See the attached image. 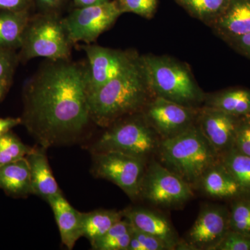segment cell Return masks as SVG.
Masks as SVG:
<instances>
[{
  "label": "cell",
  "mask_w": 250,
  "mask_h": 250,
  "mask_svg": "<svg viewBox=\"0 0 250 250\" xmlns=\"http://www.w3.org/2000/svg\"><path fill=\"white\" fill-rule=\"evenodd\" d=\"M22 123L41 147L76 139L91 121L86 66L50 61L26 83Z\"/></svg>",
  "instance_id": "obj_1"
},
{
  "label": "cell",
  "mask_w": 250,
  "mask_h": 250,
  "mask_svg": "<svg viewBox=\"0 0 250 250\" xmlns=\"http://www.w3.org/2000/svg\"><path fill=\"white\" fill-rule=\"evenodd\" d=\"M153 97L139 56L129 68L88 95L90 118L98 126L109 127L141 113Z\"/></svg>",
  "instance_id": "obj_2"
},
{
  "label": "cell",
  "mask_w": 250,
  "mask_h": 250,
  "mask_svg": "<svg viewBox=\"0 0 250 250\" xmlns=\"http://www.w3.org/2000/svg\"><path fill=\"white\" fill-rule=\"evenodd\" d=\"M157 150L159 163L191 187L220 161L197 123L173 137L161 140Z\"/></svg>",
  "instance_id": "obj_3"
},
{
  "label": "cell",
  "mask_w": 250,
  "mask_h": 250,
  "mask_svg": "<svg viewBox=\"0 0 250 250\" xmlns=\"http://www.w3.org/2000/svg\"><path fill=\"white\" fill-rule=\"evenodd\" d=\"M148 86L154 97L200 108L205 94L187 64L166 55L140 56Z\"/></svg>",
  "instance_id": "obj_4"
},
{
  "label": "cell",
  "mask_w": 250,
  "mask_h": 250,
  "mask_svg": "<svg viewBox=\"0 0 250 250\" xmlns=\"http://www.w3.org/2000/svg\"><path fill=\"white\" fill-rule=\"evenodd\" d=\"M72 44L60 14L41 12L31 17L28 22L21 56L24 60L37 57L49 61L67 60Z\"/></svg>",
  "instance_id": "obj_5"
},
{
  "label": "cell",
  "mask_w": 250,
  "mask_h": 250,
  "mask_svg": "<svg viewBox=\"0 0 250 250\" xmlns=\"http://www.w3.org/2000/svg\"><path fill=\"white\" fill-rule=\"evenodd\" d=\"M157 134L141 113L125 117L112 125L94 145V152L114 151L146 160L158 149Z\"/></svg>",
  "instance_id": "obj_6"
},
{
  "label": "cell",
  "mask_w": 250,
  "mask_h": 250,
  "mask_svg": "<svg viewBox=\"0 0 250 250\" xmlns=\"http://www.w3.org/2000/svg\"><path fill=\"white\" fill-rule=\"evenodd\" d=\"M92 170L94 175L113 182L130 198L140 197L146 170L144 159L114 151L94 152Z\"/></svg>",
  "instance_id": "obj_7"
},
{
  "label": "cell",
  "mask_w": 250,
  "mask_h": 250,
  "mask_svg": "<svg viewBox=\"0 0 250 250\" xmlns=\"http://www.w3.org/2000/svg\"><path fill=\"white\" fill-rule=\"evenodd\" d=\"M140 197L154 205L174 207L192 197V188L177 174L157 161L146 168Z\"/></svg>",
  "instance_id": "obj_8"
},
{
  "label": "cell",
  "mask_w": 250,
  "mask_h": 250,
  "mask_svg": "<svg viewBox=\"0 0 250 250\" xmlns=\"http://www.w3.org/2000/svg\"><path fill=\"white\" fill-rule=\"evenodd\" d=\"M121 15L114 0H111L103 4L75 8L62 21L72 43L82 41L89 44L109 29Z\"/></svg>",
  "instance_id": "obj_9"
},
{
  "label": "cell",
  "mask_w": 250,
  "mask_h": 250,
  "mask_svg": "<svg viewBox=\"0 0 250 250\" xmlns=\"http://www.w3.org/2000/svg\"><path fill=\"white\" fill-rule=\"evenodd\" d=\"M83 49L88 58V95L129 68L139 57L134 51L120 50L96 45H85Z\"/></svg>",
  "instance_id": "obj_10"
},
{
  "label": "cell",
  "mask_w": 250,
  "mask_h": 250,
  "mask_svg": "<svg viewBox=\"0 0 250 250\" xmlns=\"http://www.w3.org/2000/svg\"><path fill=\"white\" fill-rule=\"evenodd\" d=\"M199 108L153 97L142 111L143 118L161 140L173 137L197 123Z\"/></svg>",
  "instance_id": "obj_11"
},
{
  "label": "cell",
  "mask_w": 250,
  "mask_h": 250,
  "mask_svg": "<svg viewBox=\"0 0 250 250\" xmlns=\"http://www.w3.org/2000/svg\"><path fill=\"white\" fill-rule=\"evenodd\" d=\"M239 118L208 106L199 108L197 125L220 159L234 147Z\"/></svg>",
  "instance_id": "obj_12"
},
{
  "label": "cell",
  "mask_w": 250,
  "mask_h": 250,
  "mask_svg": "<svg viewBox=\"0 0 250 250\" xmlns=\"http://www.w3.org/2000/svg\"><path fill=\"white\" fill-rule=\"evenodd\" d=\"M229 230V210L221 207H207L189 231L188 242L193 250H215Z\"/></svg>",
  "instance_id": "obj_13"
},
{
  "label": "cell",
  "mask_w": 250,
  "mask_h": 250,
  "mask_svg": "<svg viewBox=\"0 0 250 250\" xmlns=\"http://www.w3.org/2000/svg\"><path fill=\"white\" fill-rule=\"evenodd\" d=\"M210 27L225 42L250 33V0H230Z\"/></svg>",
  "instance_id": "obj_14"
},
{
  "label": "cell",
  "mask_w": 250,
  "mask_h": 250,
  "mask_svg": "<svg viewBox=\"0 0 250 250\" xmlns=\"http://www.w3.org/2000/svg\"><path fill=\"white\" fill-rule=\"evenodd\" d=\"M123 214L136 229L159 238L170 250L178 247V238L173 228L162 215L142 208L123 210Z\"/></svg>",
  "instance_id": "obj_15"
},
{
  "label": "cell",
  "mask_w": 250,
  "mask_h": 250,
  "mask_svg": "<svg viewBox=\"0 0 250 250\" xmlns=\"http://www.w3.org/2000/svg\"><path fill=\"white\" fill-rule=\"evenodd\" d=\"M45 150L43 147L31 148L25 157L30 169L32 193L48 202L62 191L52 174Z\"/></svg>",
  "instance_id": "obj_16"
},
{
  "label": "cell",
  "mask_w": 250,
  "mask_h": 250,
  "mask_svg": "<svg viewBox=\"0 0 250 250\" xmlns=\"http://www.w3.org/2000/svg\"><path fill=\"white\" fill-rule=\"evenodd\" d=\"M48 203L53 210L62 243L67 249L72 250L76 242L83 236V213L70 205L62 193L51 199Z\"/></svg>",
  "instance_id": "obj_17"
},
{
  "label": "cell",
  "mask_w": 250,
  "mask_h": 250,
  "mask_svg": "<svg viewBox=\"0 0 250 250\" xmlns=\"http://www.w3.org/2000/svg\"><path fill=\"white\" fill-rule=\"evenodd\" d=\"M205 106L215 108L236 117L248 116L250 113V88L234 87L206 95Z\"/></svg>",
  "instance_id": "obj_18"
},
{
  "label": "cell",
  "mask_w": 250,
  "mask_h": 250,
  "mask_svg": "<svg viewBox=\"0 0 250 250\" xmlns=\"http://www.w3.org/2000/svg\"><path fill=\"white\" fill-rule=\"evenodd\" d=\"M199 184L206 194L215 198L234 200L243 196L241 188L220 161L206 172Z\"/></svg>",
  "instance_id": "obj_19"
},
{
  "label": "cell",
  "mask_w": 250,
  "mask_h": 250,
  "mask_svg": "<svg viewBox=\"0 0 250 250\" xmlns=\"http://www.w3.org/2000/svg\"><path fill=\"white\" fill-rule=\"evenodd\" d=\"M31 16L25 11H0V49L9 50L22 45L23 36Z\"/></svg>",
  "instance_id": "obj_20"
},
{
  "label": "cell",
  "mask_w": 250,
  "mask_h": 250,
  "mask_svg": "<svg viewBox=\"0 0 250 250\" xmlns=\"http://www.w3.org/2000/svg\"><path fill=\"white\" fill-rule=\"evenodd\" d=\"M0 188L11 195L32 193L30 169L26 157L0 166Z\"/></svg>",
  "instance_id": "obj_21"
},
{
  "label": "cell",
  "mask_w": 250,
  "mask_h": 250,
  "mask_svg": "<svg viewBox=\"0 0 250 250\" xmlns=\"http://www.w3.org/2000/svg\"><path fill=\"white\" fill-rule=\"evenodd\" d=\"M123 218V211L116 210H97L83 213V236L89 240L92 245L104 236L117 222Z\"/></svg>",
  "instance_id": "obj_22"
},
{
  "label": "cell",
  "mask_w": 250,
  "mask_h": 250,
  "mask_svg": "<svg viewBox=\"0 0 250 250\" xmlns=\"http://www.w3.org/2000/svg\"><path fill=\"white\" fill-rule=\"evenodd\" d=\"M230 0H174L192 17L210 26L220 17Z\"/></svg>",
  "instance_id": "obj_23"
},
{
  "label": "cell",
  "mask_w": 250,
  "mask_h": 250,
  "mask_svg": "<svg viewBox=\"0 0 250 250\" xmlns=\"http://www.w3.org/2000/svg\"><path fill=\"white\" fill-rule=\"evenodd\" d=\"M220 161L241 188L243 196L250 197V156L233 148L220 156Z\"/></svg>",
  "instance_id": "obj_24"
},
{
  "label": "cell",
  "mask_w": 250,
  "mask_h": 250,
  "mask_svg": "<svg viewBox=\"0 0 250 250\" xmlns=\"http://www.w3.org/2000/svg\"><path fill=\"white\" fill-rule=\"evenodd\" d=\"M132 225L125 217L98 241L92 244L94 250H127L132 236Z\"/></svg>",
  "instance_id": "obj_25"
},
{
  "label": "cell",
  "mask_w": 250,
  "mask_h": 250,
  "mask_svg": "<svg viewBox=\"0 0 250 250\" xmlns=\"http://www.w3.org/2000/svg\"><path fill=\"white\" fill-rule=\"evenodd\" d=\"M229 228L231 231L250 236V197L234 199L229 210Z\"/></svg>",
  "instance_id": "obj_26"
},
{
  "label": "cell",
  "mask_w": 250,
  "mask_h": 250,
  "mask_svg": "<svg viewBox=\"0 0 250 250\" xmlns=\"http://www.w3.org/2000/svg\"><path fill=\"white\" fill-rule=\"evenodd\" d=\"M31 149L10 131L0 136V166L25 157Z\"/></svg>",
  "instance_id": "obj_27"
},
{
  "label": "cell",
  "mask_w": 250,
  "mask_h": 250,
  "mask_svg": "<svg viewBox=\"0 0 250 250\" xmlns=\"http://www.w3.org/2000/svg\"><path fill=\"white\" fill-rule=\"evenodd\" d=\"M121 14L131 13L147 19L156 14L159 0H114Z\"/></svg>",
  "instance_id": "obj_28"
},
{
  "label": "cell",
  "mask_w": 250,
  "mask_h": 250,
  "mask_svg": "<svg viewBox=\"0 0 250 250\" xmlns=\"http://www.w3.org/2000/svg\"><path fill=\"white\" fill-rule=\"evenodd\" d=\"M238 152L250 156V116L240 117L237 126L234 147Z\"/></svg>",
  "instance_id": "obj_29"
},
{
  "label": "cell",
  "mask_w": 250,
  "mask_h": 250,
  "mask_svg": "<svg viewBox=\"0 0 250 250\" xmlns=\"http://www.w3.org/2000/svg\"><path fill=\"white\" fill-rule=\"evenodd\" d=\"M215 250H250V236L229 230Z\"/></svg>",
  "instance_id": "obj_30"
},
{
  "label": "cell",
  "mask_w": 250,
  "mask_h": 250,
  "mask_svg": "<svg viewBox=\"0 0 250 250\" xmlns=\"http://www.w3.org/2000/svg\"><path fill=\"white\" fill-rule=\"evenodd\" d=\"M132 236L135 237L142 245L143 250H170L169 247L161 240L152 236V235L139 231L134 227L132 229Z\"/></svg>",
  "instance_id": "obj_31"
},
{
  "label": "cell",
  "mask_w": 250,
  "mask_h": 250,
  "mask_svg": "<svg viewBox=\"0 0 250 250\" xmlns=\"http://www.w3.org/2000/svg\"><path fill=\"white\" fill-rule=\"evenodd\" d=\"M14 62L7 50L0 49V82L9 83L14 71Z\"/></svg>",
  "instance_id": "obj_32"
},
{
  "label": "cell",
  "mask_w": 250,
  "mask_h": 250,
  "mask_svg": "<svg viewBox=\"0 0 250 250\" xmlns=\"http://www.w3.org/2000/svg\"><path fill=\"white\" fill-rule=\"evenodd\" d=\"M231 48L250 60V33L226 42Z\"/></svg>",
  "instance_id": "obj_33"
},
{
  "label": "cell",
  "mask_w": 250,
  "mask_h": 250,
  "mask_svg": "<svg viewBox=\"0 0 250 250\" xmlns=\"http://www.w3.org/2000/svg\"><path fill=\"white\" fill-rule=\"evenodd\" d=\"M36 1L41 12L60 14L67 0H36Z\"/></svg>",
  "instance_id": "obj_34"
},
{
  "label": "cell",
  "mask_w": 250,
  "mask_h": 250,
  "mask_svg": "<svg viewBox=\"0 0 250 250\" xmlns=\"http://www.w3.org/2000/svg\"><path fill=\"white\" fill-rule=\"evenodd\" d=\"M33 0H0V11H29Z\"/></svg>",
  "instance_id": "obj_35"
},
{
  "label": "cell",
  "mask_w": 250,
  "mask_h": 250,
  "mask_svg": "<svg viewBox=\"0 0 250 250\" xmlns=\"http://www.w3.org/2000/svg\"><path fill=\"white\" fill-rule=\"evenodd\" d=\"M22 123L21 118H0V136L9 132L12 128Z\"/></svg>",
  "instance_id": "obj_36"
},
{
  "label": "cell",
  "mask_w": 250,
  "mask_h": 250,
  "mask_svg": "<svg viewBox=\"0 0 250 250\" xmlns=\"http://www.w3.org/2000/svg\"><path fill=\"white\" fill-rule=\"evenodd\" d=\"M111 0H73L75 8L85 7L93 5L103 4Z\"/></svg>",
  "instance_id": "obj_37"
},
{
  "label": "cell",
  "mask_w": 250,
  "mask_h": 250,
  "mask_svg": "<svg viewBox=\"0 0 250 250\" xmlns=\"http://www.w3.org/2000/svg\"><path fill=\"white\" fill-rule=\"evenodd\" d=\"M9 85V83H6V82H0V99L2 98L3 95L6 89H7L8 85Z\"/></svg>",
  "instance_id": "obj_38"
},
{
  "label": "cell",
  "mask_w": 250,
  "mask_h": 250,
  "mask_svg": "<svg viewBox=\"0 0 250 250\" xmlns=\"http://www.w3.org/2000/svg\"><path fill=\"white\" fill-rule=\"evenodd\" d=\"M249 116H250V113Z\"/></svg>",
  "instance_id": "obj_39"
}]
</instances>
